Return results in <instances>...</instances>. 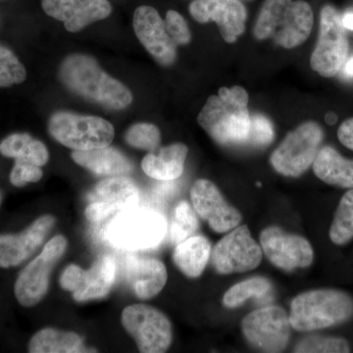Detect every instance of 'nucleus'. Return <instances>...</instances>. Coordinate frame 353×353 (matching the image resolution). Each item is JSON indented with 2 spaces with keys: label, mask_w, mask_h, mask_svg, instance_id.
Segmentation results:
<instances>
[{
  "label": "nucleus",
  "mask_w": 353,
  "mask_h": 353,
  "mask_svg": "<svg viewBox=\"0 0 353 353\" xmlns=\"http://www.w3.org/2000/svg\"><path fill=\"white\" fill-rule=\"evenodd\" d=\"M334 245H343L353 239V189L341 197L329 232Z\"/></svg>",
  "instance_id": "c85d7f7f"
},
{
  "label": "nucleus",
  "mask_w": 353,
  "mask_h": 353,
  "mask_svg": "<svg viewBox=\"0 0 353 353\" xmlns=\"http://www.w3.org/2000/svg\"><path fill=\"white\" fill-rule=\"evenodd\" d=\"M345 73L347 74V76H353V57L352 59L347 60L345 64Z\"/></svg>",
  "instance_id": "a19ab883"
},
{
  "label": "nucleus",
  "mask_w": 353,
  "mask_h": 353,
  "mask_svg": "<svg viewBox=\"0 0 353 353\" xmlns=\"http://www.w3.org/2000/svg\"><path fill=\"white\" fill-rule=\"evenodd\" d=\"M132 24L139 41L160 64L169 66L175 62L176 44L169 37L165 22L157 9L139 7L134 11Z\"/></svg>",
  "instance_id": "f3484780"
},
{
  "label": "nucleus",
  "mask_w": 353,
  "mask_h": 353,
  "mask_svg": "<svg viewBox=\"0 0 353 353\" xmlns=\"http://www.w3.org/2000/svg\"><path fill=\"white\" fill-rule=\"evenodd\" d=\"M248 101L243 88H221L218 95H211L204 104L197 122L218 145H243L248 143L252 127Z\"/></svg>",
  "instance_id": "f257e3e1"
},
{
  "label": "nucleus",
  "mask_w": 353,
  "mask_h": 353,
  "mask_svg": "<svg viewBox=\"0 0 353 353\" xmlns=\"http://www.w3.org/2000/svg\"><path fill=\"white\" fill-rule=\"evenodd\" d=\"M0 203H1V196H0Z\"/></svg>",
  "instance_id": "37998d69"
},
{
  "label": "nucleus",
  "mask_w": 353,
  "mask_h": 353,
  "mask_svg": "<svg viewBox=\"0 0 353 353\" xmlns=\"http://www.w3.org/2000/svg\"><path fill=\"white\" fill-rule=\"evenodd\" d=\"M199 228L196 210L189 202L181 201L174 210L170 227V241L173 245H178L190 236H194Z\"/></svg>",
  "instance_id": "c756f323"
},
{
  "label": "nucleus",
  "mask_w": 353,
  "mask_h": 353,
  "mask_svg": "<svg viewBox=\"0 0 353 353\" xmlns=\"http://www.w3.org/2000/svg\"><path fill=\"white\" fill-rule=\"evenodd\" d=\"M60 78L72 92L104 108L121 110L132 103L131 92L102 71L94 58L88 55L67 57L60 67Z\"/></svg>",
  "instance_id": "f03ea898"
},
{
  "label": "nucleus",
  "mask_w": 353,
  "mask_h": 353,
  "mask_svg": "<svg viewBox=\"0 0 353 353\" xmlns=\"http://www.w3.org/2000/svg\"><path fill=\"white\" fill-rule=\"evenodd\" d=\"M72 159L95 175L115 176L126 175L132 171L130 160L119 150L110 146L92 150H74Z\"/></svg>",
  "instance_id": "412c9836"
},
{
  "label": "nucleus",
  "mask_w": 353,
  "mask_h": 353,
  "mask_svg": "<svg viewBox=\"0 0 353 353\" xmlns=\"http://www.w3.org/2000/svg\"><path fill=\"white\" fill-rule=\"evenodd\" d=\"M190 197L197 214L208 221L216 233H227L238 227L241 214L230 205L215 183L208 180H197L190 190Z\"/></svg>",
  "instance_id": "4468645a"
},
{
  "label": "nucleus",
  "mask_w": 353,
  "mask_h": 353,
  "mask_svg": "<svg viewBox=\"0 0 353 353\" xmlns=\"http://www.w3.org/2000/svg\"><path fill=\"white\" fill-rule=\"evenodd\" d=\"M44 12L64 23L69 32H80L83 28L108 18L111 13L108 0H43Z\"/></svg>",
  "instance_id": "a211bd4d"
},
{
  "label": "nucleus",
  "mask_w": 353,
  "mask_h": 353,
  "mask_svg": "<svg viewBox=\"0 0 353 353\" xmlns=\"http://www.w3.org/2000/svg\"><path fill=\"white\" fill-rule=\"evenodd\" d=\"M324 139V131L313 121L303 123L289 132L284 141L272 153V167L281 175H303L314 162Z\"/></svg>",
  "instance_id": "6e6552de"
},
{
  "label": "nucleus",
  "mask_w": 353,
  "mask_h": 353,
  "mask_svg": "<svg viewBox=\"0 0 353 353\" xmlns=\"http://www.w3.org/2000/svg\"><path fill=\"white\" fill-rule=\"evenodd\" d=\"M274 137L275 131L271 121L260 114L253 115L248 143L256 146H267L273 141Z\"/></svg>",
  "instance_id": "72a5a7b5"
},
{
  "label": "nucleus",
  "mask_w": 353,
  "mask_h": 353,
  "mask_svg": "<svg viewBox=\"0 0 353 353\" xmlns=\"http://www.w3.org/2000/svg\"><path fill=\"white\" fill-rule=\"evenodd\" d=\"M167 230L163 215L152 209L134 208L115 215L109 223L106 236L116 248L145 250L159 245Z\"/></svg>",
  "instance_id": "39448f33"
},
{
  "label": "nucleus",
  "mask_w": 353,
  "mask_h": 353,
  "mask_svg": "<svg viewBox=\"0 0 353 353\" xmlns=\"http://www.w3.org/2000/svg\"><path fill=\"white\" fill-rule=\"evenodd\" d=\"M52 215H43L22 233L0 234V268L19 266L30 259L54 227Z\"/></svg>",
  "instance_id": "dca6fc26"
},
{
  "label": "nucleus",
  "mask_w": 353,
  "mask_h": 353,
  "mask_svg": "<svg viewBox=\"0 0 353 353\" xmlns=\"http://www.w3.org/2000/svg\"><path fill=\"white\" fill-rule=\"evenodd\" d=\"M122 324L143 353L166 352L173 341L170 320L158 309L132 304L122 312Z\"/></svg>",
  "instance_id": "9d476101"
},
{
  "label": "nucleus",
  "mask_w": 353,
  "mask_h": 353,
  "mask_svg": "<svg viewBox=\"0 0 353 353\" xmlns=\"http://www.w3.org/2000/svg\"><path fill=\"white\" fill-rule=\"evenodd\" d=\"M43 175L41 167L29 162L15 160V164L10 173V182L15 187H24L27 183L39 182L43 178Z\"/></svg>",
  "instance_id": "c9c22d12"
},
{
  "label": "nucleus",
  "mask_w": 353,
  "mask_h": 353,
  "mask_svg": "<svg viewBox=\"0 0 353 353\" xmlns=\"http://www.w3.org/2000/svg\"><path fill=\"white\" fill-rule=\"evenodd\" d=\"M272 294L273 285L268 279L253 277L243 281L228 290L223 297V304L227 308H236L252 297L260 301H270Z\"/></svg>",
  "instance_id": "cd10ccee"
},
{
  "label": "nucleus",
  "mask_w": 353,
  "mask_h": 353,
  "mask_svg": "<svg viewBox=\"0 0 353 353\" xmlns=\"http://www.w3.org/2000/svg\"><path fill=\"white\" fill-rule=\"evenodd\" d=\"M189 148L183 143H174L150 152L141 162L146 175L159 181H173L182 176Z\"/></svg>",
  "instance_id": "4be33fe9"
},
{
  "label": "nucleus",
  "mask_w": 353,
  "mask_h": 353,
  "mask_svg": "<svg viewBox=\"0 0 353 353\" xmlns=\"http://www.w3.org/2000/svg\"><path fill=\"white\" fill-rule=\"evenodd\" d=\"M88 197L92 201L106 202L121 213L138 206L139 192L131 179L115 176L101 181Z\"/></svg>",
  "instance_id": "b1692460"
},
{
  "label": "nucleus",
  "mask_w": 353,
  "mask_h": 353,
  "mask_svg": "<svg viewBox=\"0 0 353 353\" xmlns=\"http://www.w3.org/2000/svg\"><path fill=\"white\" fill-rule=\"evenodd\" d=\"M0 153L3 157L39 167L48 163L50 158L46 146L28 134H13L7 137L0 143Z\"/></svg>",
  "instance_id": "bb28decb"
},
{
  "label": "nucleus",
  "mask_w": 353,
  "mask_h": 353,
  "mask_svg": "<svg viewBox=\"0 0 353 353\" xmlns=\"http://www.w3.org/2000/svg\"><path fill=\"white\" fill-rule=\"evenodd\" d=\"M312 168L323 182L343 189H353V160L341 157L332 146L320 148Z\"/></svg>",
  "instance_id": "5701e85b"
},
{
  "label": "nucleus",
  "mask_w": 353,
  "mask_h": 353,
  "mask_svg": "<svg viewBox=\"0 0 353 353\" xmlns=\"http://www.w3.org/2000/svg\"><path fill=\"white\" fill-rule=\"evenodd\" d=\"M83 269L76 264H71L67 266L60 277L59 283L62 289L71 292H74L80 287L82 282Z\"/></svg>",
  "instance_id": "4c0bfd02"
},
{
  "label": "nucleus",
  "mask_w": 353,
  "mask_h": 353,
  "mask_svg": "<svg viewBox=\"0 0 353 353\" xmlns=\"http://www.w3.org/2000/svg\"><path fill=\"white\" fill-rule=\"evenodd\" d=\"M290 318L285 309L266 306L243 318L241 332L252 347L263 352H282L289 345Z\"/></svg>",
  "instance_id": "9b49d317"
},
{
  "label": "nucleus",
  "mask_w": 353,
  "mask_h": 353,
  "mask_svg": "<svg viewBox=\"0 0 353 353\" xmlns=\"http://www.w3.org/2000/svg\"><path fill=\"white\" fill-rule=\"evenodd\" d=\"M124 272L132 292L143 301L157 296L164 289L168 279L164 263L150 257L128 255L125 259Z\"/></svg>",
  "instance_id": "6ab92c4d"
},
{
  "label": "nucleus",
  "mask_w": 353,
  "mask_h": 353,
  "mask_svg": "<svg viewBox=\"0 0 353 353\" xmlns=\"http://www.w3.org/2000/svg\"><path fill=\"white\" fill-rule=\"evenodd\" d=\"M211 256V245L203 236H192L176 245L173 260L188 278L201 277Z\"/></svg>",
  "instance_id": "393cba45"
},
{
  "label": "nucleus",
  "mask_w": 353,
  "mask_h": 353,
  "mask_svg": "<svg viewBox=\"0 0 353 353\" xmlns=\"http://www.w3.org/2000/svg\"><path fill=\"white\" fill-rule=\"evenodd\" d=\"M48 130L58 143L81 152L109 146L115 136L112 124L108 121L68 112L53 114Z\"/></svg>",
  "instance_id": "0eeeda50"
},
{
  "label": "nucleus",
  "mask_w": 353,
  "mask_h": 353,
  "mask_svg": "<svg viewBox=\"0 0 353 353\" xmlns=\"http://www.w3.org/2000/svg\"><path fill=\"white\" fill-rule=\"evenodd\" d=\"M261 248L267 259L279 269L294 271L312 264L314 252L303 236L285 233L284 230L271 226L260 234Z\"/></svg>",
  "instance_id": "ddd939ff"
},
{
  "label": "nucleus",
  "mask_w": 353,
  "mask_h": 353,
  "mask_svg": "<svg viewBox=\"0 0 353 353\" xmlns=\"http://www.w3.org/2000/svg\"><path fill=\"white\" fill-rule=\"evenodd\" d=\"M117 278V263L110 255L99 257L88 270H83L80 287L73 292L77 303H87L108 296Z\"/></svg>",
  "instance_id": "aec40b11"
},
{
  "label": "nucleus",
  "mask_w": 353,
  "mask_h": 353,
  "mask_svg": "<svg viewBox=\"0 0 353 353\" xmlns=\"http://www.w3.org/2000/svg\"><path fill=\"white\" fill-rule=\"evenodd\" d=\"M326 120L328 124H334L336 121V116L333 113H330L327 115Z\"/></svg>",
  "instance_id": "79ce46f5"
},
{
  "label": "nucleus",
  "mask_w": 353,
  "mask_h": 353,
  "mask_svg": "<svg viewBox=\"0 0 353 353\" xmlns=\"http://www.w3.org/2000/svg\"><path fill=\"white\" fill-rule=\"evenodd\" d=\"M189 9L197 22H215L228 43H234L245 31L248 12L240 0H194Z\"/></svg>",
  "instance_id": "2eb2a0df"
},
{
  "label": "nucleus",
  "mask_w": 353,
  "mask_h": 353,
  "mask_svg": "<svg viewBox=\"0 0 353 353\" xmlns=\"http://www.w3.org/2000/svg\"><path fill=\"white\" fill-rule=\"evenodd\" d=\"M314 24L311 6L303 0H265L253 28L259 41L273 39L285 50L301 46Z\"/></svg>",
  "instance_id": "7ed1b4c3"
},
{
  "label": "nucleus",
  "mask_w": 353,
  "mask_h": 353,
  "mask_svg": "<svg viewBox=\"0 0 353 353\" xmlns=\"http://www.w3.org/2000/svg\"><path fill=\"white\" fill-rule=\"evenodd\" d=\"M125 139L132 148L152 152L159 148L161 134L155 125L139 123L128 130Z\"/></svg>",
  "instance_id": "2f4dec72"
},
{
  "label": "nucleus",
  "mask_w": 353,
  "mask_h": 353,
  "mask_svg": "<svg viewBox=\"0 0 353 353\" xmlns=\"http://www.w3.org/2000/svg\"><path fill=\"white\" fill-rule=\"evenodd\" d=\"M343 22L347 29L352 30L353 31V12L345 13L343 16Z\"/></svg>",
  "instance_id": "ea45409f"
},
{
  "label": "nucleus",
  "mask_w": 353,
  "mask_h": 353,
  "mask_svg": "<svg viewBox=\"0 0 353 353\" xmlns=\"http://www.w3.org/2000/svg\"><path fill=\"white\" fill-rule=\"evenodd\" d=\"M289 318L292 328L299 332L338 326L352 319L353 299L343 290H309L292 299Z\"/></svg>",
  "instance_id": "20e7f679"
},
{
  "label": "nucleus",
  "mask_w": 353,
  "mask_h": 353,
  "mask_svg": "<svg viewBox=\"0 0 353 353\" xmlns=\"http://www.w3.org/2000/svg\"><path fill=\"white\" fill-rule=\"evenodd\" d=\"M294 352L347 353L350 345L347 340L336 336H310L296 343Z\"/></svg>",
  "instance_id": "7c9ffc66"
},
{
  "label": "nucleus",
  "mask_w": 353,
  "mask_h": 353,
  "mask_svg": "<svg viewBox=\"0 0 353 353\" xmlns=\"http://www.w3.org/2000/svg\"><path fill=\"white\" fill-rule=\"evenodd\" d=\"M211 255L215 270L221 275H229L257 268L262 261V248L243 225L218 241Z\"/></svg>",
  "instance_id": "f8f14e48"
},
{
  "label": "nucleus",
  "mask_w": 353,
  "mask_h": 353,
  "mask_svg": "<svg viewBox=\"0 0 353 353\" xmlns=\"http://www.w3.org/2000/svg\"><path fill=\"white\" fill-rule=\"evenodd\" d=\"M118 210L110 204L102 201H92L85 208V218L90 222L99 223L108 219L110 216L118 214Z\"/></svg>",
  "instance_id": "e433bc0d"
},
{
  "label": "nucleus",
  "mask_w": 353,
  "mask_h": 353,
  "mask_svg": "<svg viewBox=\"0 0 353 353\" xmlns=\"http://www.w3.org/2000/svg\"><path fill=\"white\" fill-rule=\"evenodd\" d=\"M165 27L169 37L178 46H185L192 39L189 26L180 13L175 10H169L165 18Z\"/></svg>",
  "instance_id": "f704fd0d"
},
{
  "label": "nucleus",
  "mask_w": 353,
  "mask_h": 353,
  "mask_svg": "<svg viewBox=\"0 0 353 353\" xmlns=\"http://www.w3.org/2000/svg\"><path fill=\"white\" fill-rule=\"evenodd\" d=\"M339 141L353 152V117L343 121L338 130Z\"/></svg>",
  "instance_id": "58836bf2"
},
{
  "label": "nucleus",
  "mask_w": 353,
  "mask_h": 353,
  "mask_svg": "<svg viewBox=\"0 0 353 353\" xmlns=\"http://www.w3.org/2000/svg\"><path fill=\"white\" fill-rule=\"evenodd\" d=\"M28 352L31 353L92 352L83 347V339L73 332L52 328L41 330L30 341Z\"/></svg>",
  "instance_id": "a878e982"
},
{
  "label": "nucleus",
  "mask_w": 353,
  "mask_h": 353,
  "mask_svg": "<svg viewBox=\"0 0 353 353\" xmlns=\"http://www.w3.org/2000/svg\"><path fill=\"white\" fill-rule=\"evenodd\" d=\"M68 241L62 234L51 239L43 252L21 271L14 292L18 303L24 307H32L41 303L50 289L52 269L63 256Z\"/></svg>",
  "instance_id": "1a4fd4ad"
},
{
  "label": "nucleus",
  "mask_w": 353,
  "mask_h": 353,
  "mask_svg": "<svg viewBox=\"0 0 353 353\" xmlns=\"http://www.w3.org/2000/svg\"><path fill=\"white\" fill-rule=\"evenodd\" d=\"M348 48L343 15L336 7L326 4L320 12L319 34L311 54V68L324 78H333L345 66Z\"/></svg>",
  "instance_id": "423d86ee"
},
{
  "label": "nucleus",
  "mask_w": 353,
  "mask_h": 353,
  "mask_svg": "<svg viewBox=\"0 0 353 353\" xmlns=\"http://www.w3.org/2000/svg\"><path fill=\"white\" fill-rule=\"evenodd\" d=\"M27 71L12 51L0 46V88L22 83Z\"/></svg>",
  "instance_id": "473e14b6"
}]
</instances>
